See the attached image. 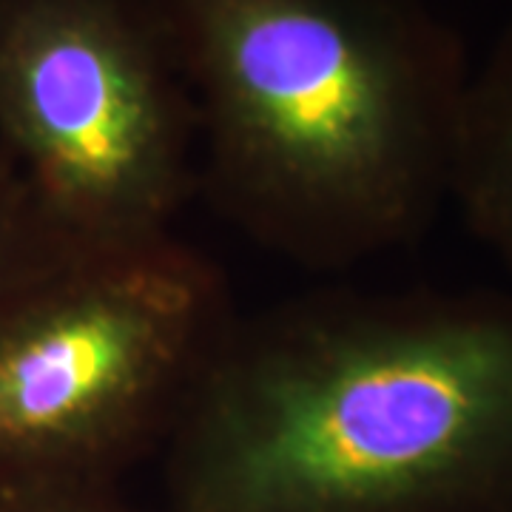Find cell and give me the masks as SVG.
Here are the masks:
<instances>
[{
	"instance_id": "obj_6",
	"label": "cell",
	"mask_w": 512,
	"mask_h": 512,
	"mask_svg": "<svg viewBox=\"0 0 512 512\" xmlns=\"http://www.w3.org/2000/svg\"><path fill=\"white\" fill-rule=\"evenodd\" d=\"M83 242L72 239L0 157V296Z\"/></svg>"
},
{
	"instance_id": "obj_1",
	"label": "cell",
	"mask_w": 512,
	"mask_h": 512,
	"mask_svg": "<svg viewBox=\"0 0 512 512\" xmlns=\"http://www.w3.org/2000/svg\"><path fill=\"white\" fill-rule=\"evenodd\" d=\"M160 456L168 512H512V293L237 316Z\"/></svg>"
},
{
	"instance_id": "obj_3",
	"label": "cell",
	"mask_w": 512,
	"mask_h": 512,
	"mask_svg": "<svg viewBox=\"0 0 512 512\" xmlns=\"http://www.w3.org/2000/svg\"><path fill=\"white\" fill-rule=\"evenodd\" d=\"M237 311L174 234L83 245L0 296V493L120 487L163 453Z\"/></svg>"
},
{
	"instance_id": "obj_2",
	"label": "cell",
	"mask_w": 512,
	"mask_h": 512,
	"mask_svg": "<svg viewBox=\"0 0 512 512\" xmlns=\"http://www.w3.org/2000/svg\"><path fill=\"white\" fill-rule=\"evenodd\" d=\"M183 83L197 188L245 237L342 271L453 191L470 69L421 0H143Z\"/></svg>"
},
{
	"instance_id": "obj_7",
	"label": "cell",
	"mask_w": 512,
	"mask_h": 512,
	"mask_svg": "<svg viewBox=\"0 0 512 512\" xmlns=\"http://www.w3.org/2000/svg\"><path fill=\"white\" fill-rule=\"evenodd\" d=\"M0 512H140L120 487L89 490H18L0 493Z\"/></svg>"
},
{
	"instance_id": "obj_4",
	"label": "cell",
	"mask_w": 512,
	"mask_h": 512,
	"mask_svg": "<svg viewBox=\"0 0 512 512\" xmlns=\"http://www.w3.org/2000/svg\"><path fill=\"white\" fill-rule=\"evenodd\" d=\"M0 157L83 245L174 234L197 134L143 0H0Z\"/></svg>"
},
{
	"instance_id": "obj_5",
	"label": "cell",
	"mask_w": 512,
	"mask_h": 512,
	"mask_svg": "<svg viewBox=\"0 0 512 512\" xmlns=\"http://www.w3.org/2000/svg\"><path fill=\"white\" fill-rule=\"evenodd\" d=\"M450 202L512 274V26L490 60L470 72Z\"/></svg>"
}]
</instances>
